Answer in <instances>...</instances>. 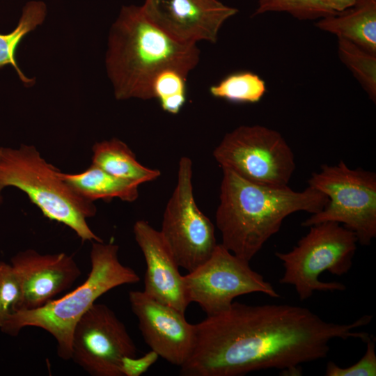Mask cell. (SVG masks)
I'll use <instances>...</instances> for the list:
<instances>
[{
	"instance_id": "obj_22",
	"label": "cell",
	"mask_w": 376,
	"mask_h": 376,
	"mask_svg": "<svg viewBox=\"0 0 376 376\" xmlns=\"http://www.w3.org/2000/svg\"><path fill=\"white\" fill-rule=\"evenodd\" d=\"M187 76L181 72L168 69L155 78L152 91L153 98L159 102L162 109L171 114H177L186 102Z\"/></svg>"
},
{
	"instance_id": "obj_20",
	"label": "cell",
	"mask_w": 376,
	"mask_h": 376,
	"mask_svg": "<svg viewBox=\"0 0 376 376\" xmlns=\"http://www.w3.org/2000/svg\"><path fill=\"white\" fill-rule=\"evenodd\" d=\"M212 96L234 103L258 102L267 92L265 81L257 74L240 71L228 75L209 89Z\"/></svg>"
},
{
	"instance_id": "obj_7",
	"label": "cell",
	"mask_w": 376,
	"mask_h": 376,
	"mask_svg": "<svg viewBox=\"0 0 376 376\" xmlns=\"http://www.w3.org/2000/svg\"><path fill=\"white\" fill-rule=\"evenodd\" d=\"M308 183L329 200L322 210L304 221L302 226L337 222L353 232L360 244H370L376 237L375 173L351 169L340 161L336 165H322Z\"/></svg>"
},
{
	"instance_id": "obj_6",
	"label": "cell",
	"mask_w": 376,
	"mask_h": 376,
	"mask_svg": "<svg viewBox=\"0 0 376 376\" xmlns=\"http://www.w3.org/2000/svg\"><path fill=\"white\" fill-rule=\"evenodd\" d=\"M309 228L291 251L275 253L284 267L279 283L292 285L301 301L315 291L346 290L343 283L324 282L319 277L325 271L337 276L347 274L352 268L358 242L353 232L337 222L325 221Z\"/></svg>"
},
{
	"instance_id": "obj_4",
	"label": "cell",
	"mask_w": 376,
	"mask_h": 376,
	"mask_svg": "<svg viewBox=\"0 0 376 376\" xmlns=\"http://www.w3.org/2000/svg\"><path fill=\"white\" fill-rule=\"evenodd\" d=\"M118 252L115 244L94 242L90 253L91 271L84 283L41 307L15 312L0 329L11 336L26 327L42 329L55 338L58 357L70 359L72 332L82 315L107 292L140 281L133 269L120 262Z\"/></svg>"
},
{
	"instance_id": "obj_10",
	"label": "cell",
	"mask_w": 376,
	"mask_h": 376,
	"mask_svg": "<svg viewBox=\"0 0 376 376\" xmlns=\"http://www.w3.org/2000/svg\"><path fill=\"white\" fill-rule=\"evenodd\" d=\"M191 179L192 162L182 157L160 230L179 267L188 272L204 263L217 244L213 224L196 203Z\"/></svg>"
},
{
	"instance_id": "obj_18",
	"label": "cell",
	"mask_w": 376,
	"mask_h": 376,
	"mask_svg": "<svg viewBox=\"0 0 376 376\" xmlns=\"http://www.w3.org/2000/svg\"><path fill=\"white\" fill-rule=\"evenodd\" d=\"M92 151V164L115 177L139 185L161 175L159 170L141 164L127 145L116 138L96 143Z\"/></svg>"
},
{
	"instance_id": "obj_9",
	"label": "cell",
	"mask_w": 376,
	"mask_h": 376,
	"mask_svg": "<svg viewBox=\"0 0 376 376\" xmlns=\"http://www.w3.org/2000/svg\"><path fill=\"white\" fill-rule=\"evenodd\" d=\"M187 298L198 304L207 316L228 310L239 296L261 292L278 298L279 294L263 276L253 270L249 262L217 244L210 257L183 276Z\"/></svg>"
},
{
	"instance_id": "obj_21",
	"label": "cell",
	"mask_w": 376,
	"mask_h": 376,
	"mask_svg": "<svg viewBox=\"0 0 376 376\" xmlns=\"http://www.w3.org/2000/svg\"><path fill=\"white\" fill-rule=\"evenodd\" d=\"M338 54L341 62L359 82L369 98L376 102V54L345 39L338 38Z\"/></svg>"
},
{
	"instance_id": "obj_8",
	"label": "cell",
	"mask_w": 376,
	"mask_h": 376,
	"mask_svg": "<svg viewBox=\"0 0 376 376\" xmlns=\"http://www.w3.org/2000/svg\"><path fill=\"white\" fill-rule=\"evenodd\" d=\"M222 169L273 187H284L295 170L294 153L283 136L263 125H242L227 133L213 152Z\"/></svg>"
},
{
	"instance_id": "obj_26",
	"label": "cell",
	"mask_w": 376,
	"mask_h": 376,
	"mask_svg": "<svg viewBox=\"0 0 376 376\" xmlns=\"http://www.w3.org/2000/svg\"><path fill=\"white\" fill-rule=\"evenodd\" d=\"M159 355L150 350L143 357H126L123 359L122 373L123 376H140L145 373L158 359Z\"/></svg>"
},
{
	"instance_id": "obj_17",
	"label": "cell",
	"mask_w": 376,
	"mask_h": 376,
	"mask_svg": "<svg viewBox=\"0 0 376 376\" xmlns=\"http://www.w3.org/2000/svg\"><path fill=\"white\" fill-rule=\"evenodd\" d=\"M59 175L77 194L93 202L113 198L132 202L139 196V185L115 177L93 164L81 173L69 174L60 171Z\"/></svg>"
},
{
	"instance_id": "obj_15",
	"label": "cell",
	"mask_w": 376,
	"mask_h": 376,
	"mask_svg": "<svg viewBox=\"0 0 376 376\" xmlns=\"http://www.w3.org/2000/svg\"><path fill=\"white\" fill-rule=\"evenodd\" d=\"M133 231L146 263L143 292L185 313L189 302L183 276L160 231L143 220L136 221Z\"/></svg>"
},
{
	"instance_id": "obj_27",
	"label": "cell",
	"mask_w": 376,
	"mask_h": 376,
	"mask_svg": "<svg viewBox=\"0 0 376 376\" xmlns=\"http://www.w3.org/2000/svg\"><path fill=\"white\" fill-rule=\"evenodd\" d=\"M321 3L335 12L343 11L352 6L357 0H318Z\"/></svg>"
},
{
	"instance_id": "obj_16",
	"label": "cell",
	"mask_w": 376,
	"mask_h": 376,
	"mask_svg": "<svg viewBox=\"0 0 376 376\" xmlns=\"http://www.w3.org/2000/svg\"><path fill=\"white\" fill-rule=\"evenodd\" d=\"M315 24L376 54V0H357L350 8L322 17Z\"/></svg>"
},
{
	"instance_id": "obj_1",
	"label": "cell",
	"mask_w": 376,
	"mask_h": 376,
	"mask_svg": "<svg viewBox=\"0 0 376 376\" xmlns=\"http://www.w3.org/2000/svg\"><path fill=\"white\" fill-rule=\"evenodd\" d=\"M372 319L365 315L339 324L299 306L233 301L226 311L194 324L193 347L180 375L240 376L266 369L300 375V365L327 357L335 338L365 343L370 334L356 329Z\"/></svg>"
},
{
	"instance_id": "obj_2",
	"label": "cell",
	"mask_w": 376,
	"mask_h": 376,
	"mask_svg": "<svg viewBox=\"0 0 376 376\" xmlns=\"http://www.w3.org/2000/svg\"><path fill=\"white\" fill-rule=\"evenodd\" d=\"M216 224L221 244L235 256L250 261L290 214H315L328 202L327 196L311 187L295 191L288 186L255 184L223 169Z\"/></svg>"
},
{
	"instance_id": "obj_11",
	"label": "cell",
	"mask_w": 376,
	"mask_h": 376,
	"mask_svg": "<svg viewBox=\"0 0 376 376\" xmlns=\"http://www.w3.org/2000/svg\"><path fill=\"white\" fill-rule=\"evenodd\" d=\"M136 352L125 324L105 304L94 303L74 328L70 359L91 375L123 376V359Z\"/></svg>"
},
{
	"instance_id": "obj_25",
	"label": "cell",
	"mask_w": 376,
	"mask_h": 376,
	"mask_svg": "<svg viewBox=\"0 0 376 376\" xmlns=\"http://www.w3.org/2000/svg\"><path fill=\"white\" fill-rule=\"evenodd\" d=\"M366 350L361 359L356 363L347 368L338 366L330 361L327 363L326 376H375L376 375V353L373 336L365 342Z\"/></svg>"
},
{
	"instance_id": "obj_24",
	"label": "cell",
	"mask_w": 376,
	"mask_h": 376,
	"mask_svg": "<svg viewBox=\"0 0 376 376\" xmlns=\"http://www.w3.org/2000/svg\"><path fill=\"white\" fill-rule=\"evenodd\" d=\"M23 302L20 279L11 264L0 262V327L13 313L19 311Z\"/></svg>"
},
{
	"instance_id": "obj_14",
	"label": "cell",
	"mask_w": 376,
	"mask_h": 376,
	"mask_svg": "<svg viewBox=\"0 0 376 376\" xmlns=\"http://www.w3.org/2000/svg\"><path fill=\"white\" fill-rule=\"evenodd\" d=\"M10 264L23 290L19 311L42 306L70 288L81 274L72 256L65 253L41 254L34 249H26L13 256Z\"/></svg>"
},
{
	"instance_id": "obj_3",
	"label": "cell",
	"mask_w": 376,
	"mask_h": 376,
	"mask_svg": "<svg viewBox=\"0 0 376 376\" xmlns=\"http://www.w3.org/2000/svg\"><path fill=\"white\" fill-rule=\"evenodd\" d=\"M196 44L175 40L152 24L141 6L122 8L109 36L106 66L117 100L153 98L152 85L161 72L186 76L198 64Z\"/></svg>"
},
{
	"instance_id": "obj_23",
	"label": "cell",
	"mask_w": 376,
	"mask_h": 376,
	"mask_svg": "<svg viewBox=\"0 0 376 376\" xmlns=\"http://www.w3.org/2000/svg\"><path fill=\"white\" fill-rule=\"evenodd\" d=\"M267 12H285L299 20L319 19L338 13L318 0H258L253 15Z\"/></svg>"
},
{
	"instance_id": "obj_12",
	"label": "cell",
	"mask_w": 376,
	"mask_h": 376,
	"mask_svg": "<svg viewBox=\"0 0 376 376\" xmlns=\"http://www.w3.org/2000/svg\"><path fill=\"white\" fill-rule=\"evenodd\" d=\"M141 8L159 29L187 44L217 42L221 26L238 12L218 0H145Z\"/></svg>"
},
{
	"instance_id": "obj_5",
	"label": "cell",
	"mask_w": 376,
	"mask_h": 376,
	"mask_svg": "<svg viewBox=\"0 0 376 376\" xmlns=\"http://www.w3.org/2000/svg\"><path fill=\"white\" fill-rule=\"evenodd\" d=\"M59 173L33 146L1 147L0 205L2 191L14 187L24 192L45 217L69 227L82 241L103 242L86 221L97 212L94 203L73 191Z\"/></svg>"
},
{
	"instance_id": "obj_19",
	"label": "cell",
	"mask_w": 376,
	"mask_h": 376,
	"mask_svg": "<svg viewBox=\"0 0 376 376\" xmlns=\"http://www.w3.org/2000/svg\"><path fill=\"white\" fill-rule=\"evenodd\" d=\"M45 15L46 6L44 3L29 2L23 9L16 28L9 33H0V68L11 65L21 81L29 86L35 83V78L26 77L18 67L15 57L16 49L23 38L43 22Z\"/></svg>"
},
{
	"instance_id": "obj_13",
	"label": "cell",
	"mask_w": 376,
	"mask_h": 376,
	"mask_svg": "<svg viewBox=\"0 0 376 376\" xmlns=\"http://www.w3.org/2000/svg\"><path fill=\"white\" fill-rule=\"evenodd\" d=\"M129 301L141 335L151 350L171 364L182 365L193 347L194 324L186 320L184 313L157 301L143 291H130Z\"/></svg>"
}]
</instances>
